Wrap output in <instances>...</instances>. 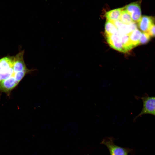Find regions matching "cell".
Masks as SVG:
<instances>
[{
    "label": "cell",
    "instance_id": "7c38bea8",
    "mask_svg": "<svg viewBox=\"0 0 155 155\" xmlns=\"http://www.w3.org/2000/svg\"><path fill=\"white\" fill-rule=\"evenodd\" d=\"M150 39V36L147 32L142 33L140 39V44H144L148 42Z\"/></svg>",
    "mask_w": 155,
    "mask_h": 155
},
{
    "label": "cell",
    "instance_id": "52a82bcc",
    "mask_svg": "<svg viewBox=\"0 0 155 155\" xmlns=\"http://www.w3.org/2000/svg\"><path fill=\"white\" fill-rule=\"evenodd\" d=\"M124 7L114 9L107 12L105 14L107 20L112 22L119 20Z\"/></svg>",
    "mask_w": 155,
    "mask_h": 155
},
{
    "label": "cell",
    "instance_id": "3957f363",
    "mask_svg": "<svg viewBox=\"0 0 155 155\" xmlns=\"http://www.w3.org/2000/svg\"><path fill=\"white\" fill-rule=\"evenodd\" d=\"M140 98L142 101L143 108L141 112L134 119L144 114H150L155 116V96H150L145 94Z\"/></svg>",
    "mask_w": 155,
    "mask_h": 155
},
{
    "label": "cell",
    "instance_id": "7a4b0ae2",
    "mask_svg": "<svg viewBox=\"0 0 155 155\" xmlns=\"http://www.w3.org/2000/svg\"><path fill=\"white\" fill-rule=\"evenodd\" d=\"M114 139L113 137H105L101 142V144L107 147L110 155H128L132 151L131 149L123 148L116 145L114 143Z\"/></svg>",
    "mask_w": 155,
    "mask_h": 155
},
{
    "label": "cell",
    "instance_id": "277c9868",
    "mask_svg": "<svg viewBox=\"0 0 155 155\" xmlns=\"http://www.w3.org/2000/svg\"><path fill=\"white\" fill-rule=\"evenodd\" d=\"M141 1L132 3L124 7V9L130 16L132 21L135 23H138L142 16L140 5Z\"/></svg>",
    "mask_w": 155,
    "mask_h": 155
},
{
    "label": "cell",
    "instance_id": "9c48e42d",
    "mask_svg": "<svg viewBox=\"0 0 155 155\" xmlns=\"http://www.w3.org/2000/svg\"><path fill=\"white\" fill-rule=\"evenodd\" d=\"M106 35L115 34L118 32L117 28L113 22L107 20L105 25Z\"/></svg>",
    "mask_w": 155,
    "mask_h": 155
},
{
    "label": "cell",
    "instance_id": "30bf717a",
    "mask_svg": "<svg viewBox=\"0 0 155 155\" xmlns=\"http://www.w3.org/2000/svg\"><path fill=\"white\" fill-rule=\"evenodd\" d=\"M119 34L122 43L127 52L134 48L130 41L128 35L121 34Z\"/></svg>",
    "mask_w": 155,
    "mask_h": 155
},
{
    "label": "cell",
    "instance_id": "5b68a950",
    "mask_svg": "<svg viewBox=\"0 0 155 155\" xmlns=\"http://www.w3.org/2000/svg\"><path fill=\"white\" fill-rule=\"evenodd\" d=\"M106 36L107 41L111 47L119 52H127L118 32L115 34Z\"/></svg>",
    "mask_w": 155,
    "mask_h": 155
},
{
    "label": "cell",
    "instance_id": "6da1fadb",
    "mask_svg": "<svg viewBox=\"0 0 155 155\" xmlns=\"http://www.w3.org/2000/svg\"><path fill=\"white\" fill-rule=\"evenodd\" d=\"M14 56H6L0 59V83L8 85L18 82V73L13 65Z\"/></svg>",
    "mask_w": 155,
    "mask_h": 155
},
{
    "label": "cell",
    "instance_id": "4fadbf2b",
    "mask_svg": "<svg viewBox=\"0 0 155 155\" xmlns=\"http://www.w3.org/2000/svg\"><path fill=\"white\" fill-rule=\"evenodd\" d=\"M148 33L150 36L155 37V24L151 27Z\"/></svg>",
    "mask_w": 155,
    "mask_h": 155
},
{
    "label": "cell",
    "instance_id": "ba28073f",
    "mask_svg": "<svg viewBox=\"0 0 155 155\" xmlns=\"http://www.w3.org/2000/svg\"><path fill=\"white\" fill-rule=\"evenodd\" d=\"M142 33L140 30L137 29L128 35L130 41L134 47L140 44V39Z\"/></svg>",
    "mask_w": 155,
    "mask_h": 155
},
{
    "label": "cell",
    "instance_id": "8992f818",
    "mask_svg": "<svg viewBox=\"0 0 155 155\" xmlns=\"http://www.w3.org/2000/svg\"><path fill=\"white\" fill-rule=\"evenodd\" d=\"M155 23V17L144 15L142 16L137 25L141 31L147 32Z\"/></svg>",
    "mask_w": 155,
    "mask_h": 155
},
{
    "label": "cell",
    "instance_id": "8fae6325",
    "mask_svg": "<svg viewBox=\"0 0 155 155\" xmlns=\"http://www.w3.org/2000/svg\"><path fill=\"white\" fill-rule=\"evenodd\" d=\"M119 20L123 24H127L133 21L130 15L124 9L122 11Z\"/></svg>",
    "mask_w": 155,
    "mask_h": 155
}]
</instances>
